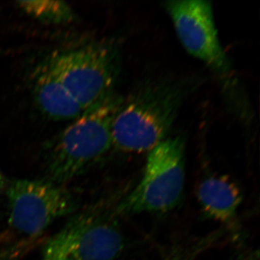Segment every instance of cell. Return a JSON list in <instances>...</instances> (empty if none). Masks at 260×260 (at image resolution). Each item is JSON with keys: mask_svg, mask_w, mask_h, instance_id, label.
<instances>
[{"mask_svg": "<svg viewBox=\"0 0 260 260\" xmlns=\"http://www.w3.org/2000/svg\"><path fill=\"white\" fill-rule=\"evenodd\" d=\"M1 182H2V179H1V176H0V186H1Z\"/></svg>", "mask_w": 260, "mask_h": 260, "instance_id": "4fadbf2b", "label": "cell"}, {"mask_svg": "<svg viewBox=\"0 0 260 260\" xmlns=\"http://www.w3.org/2000/svg\"><path fill=\"white\" fill-rule=\"evenodd\" d=\"M185 181V140L181 135L167 138L148 153L139 183L122 197L119 215L165 213L179 205Z\"/></svg>", "mask_w": 260, "mask_h": 260, "instance_id": "3957f363", "label": "cell"}, {"mask_svg": "<svg viewBox=\"0 0 260 260\" xmlns=\"http://www.w3.org/2000/svg\"><path fill=\"white\" fill-rule=\"evenodd\" d=\"M17 4L27 14L47 23H70L75 18L73 10L62 1H18Z\"/></svg>", "mask_w": 260, "mask_h": 260, "instance_id": "30bf717a", "label": "cell"}, {"mask_svg": "<svg viewBox=\"0 0 260 260\" xmlns=\"http://www.w3.org/2000/svg\"><path fill=\"white\" fill-rule=\"evenodd\" d=\"M123 98L114 91L81 115L59 135L49 157V180L61 185L80 175L112 146L113 119Z\"/></svg>", "mask_w": 260, "mask_h": 260, "instance_id": "7a4b0ae2", "label": "cell"}, {"mask_svg": "<svg viewBox=\"0 0 260 260\" xmlns=\"http://www.w3.org/2000/svg\"><path fill=\"white\" fill-rule=\"evenodd\" d=\"M34 92L42 112L54 120H75L84 112L46 60L34 74Z\"/></svg>", "mask_w": 260, "mask_h": 260, "instance_id": "9c48e42d", "label": "cell"}, {"mask_svg": "<svg viewBox=\"0 0 260 260\" xmlns=\"http://www.w3.org/2000/svg\"><path fill=\"white\" fill-rule=\"evenodd\" d=\"M121 198L103 203L72 220L46 243L42 260L116 259L125 246L116 212Z\"/></svg>", "mask_w": 260, "mask_h": 260, "instance_id": "277c9868", "label": "cell"}, {"mask_svg": "<svg viewBox=\"0 0 260 260\" xmlns=\"http://www.w3.org/2000/svg\"><path fill=\"white\" fill-rule=\"evenodd\" d=\"M197 197L208 218L226 227L236 237L239 235L238 210L243 196L235 181L225 174L210 176L200 182Z\"/></svg>", "mask_w": 260, "mask_h": 260, "instance_id": "ba28073f", "label": "cell"}, {"mask_svg": "<svg viewBox=\"0 0 260 260\" xmlns=\"http://www.w3.org/2000/svg\"><path fill=\"white\" fill-rule=\"evenodd\" d=\"M47 61L85 111L112 93L120 69V51L116 43L95 41L56 52Z\"/></svg>", "mask_w": 260, "mask_h": 260, "instance_id": "5b68a950", "label": "cell"}, {"mask_svg": "<svg viewBox=\"0 0 260 260\" xmlns=\"http://www.w3.org/2000/svg\"><path fill=\"white\" fill-rule=\"evenodd\" d=\"M181 102L179 89L153 83L123 99L112 121V145L130 153H149L167 139Z\"/></svg>", "mask_w": 260, "mask_h": 260, "instance_id": "6da1fadb", "label": "cell"}, {"mask_svg": "<svg viewBox=\"0 0 260 260\" xmlns=\"http://www.w3.org/2000/svg\"><path fill=\"white\" fill-rule=\"evenodd\" d=\"M8 198L10 225L29 237L41 234L76 206L69 191L50 181H13Z\"/></svg>", "mask_w": 260, "mask_h": 260, "instance_id": "8992f818", "label": "cell"}, {"mask_svg": "<svg viewBox=\"0 0 260 260\" xmlns=\"http://www.w3.org/2000/svg\"><path fill=\"white\" fill-rule=\"evenodd\" d=\"M164 7L186 50L219 73H229L231 64L218 38L211 3L177 0L166 2Z\"/></svg>", "mask_w": 260, "mask_h": 260, "instance_id": "52a82bcc", "label": "cell"}, {"mask_svg": "<svg viewBox=\"0 0 260 260\" xmlns=\"http://www.w3.org/2000/svg\"><path fill=\"white\" fill-rule=\"evenodd\" d=\"M0 260H7V254H0Z\"/></svg>", "mask_w": 260, "mask_h": 260, "instance_id": "7c38bea8", "label": "cell"}, {"mask_svg": "<svg viewBox=\"0 0 260 260\" xmlns=\"http://www.w3.org/2000/svg\"><path fill=\"white\" fill-rule=\"evenodd\" d=\"M203 244L201 246L197 245L194 247L184 248L183 246H178L174 248L164 260H193L194 256L199 254L200 251L204 249Z\"/></svg>", "mask_w": 260, "mask_h": 260, "instance_id": "8fae6325", "label": "cell"}]
</instances>
